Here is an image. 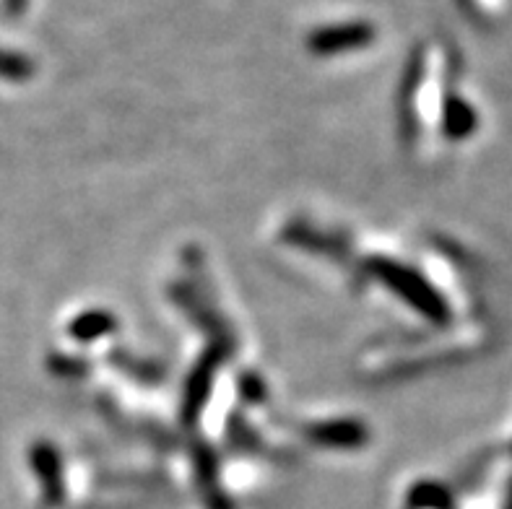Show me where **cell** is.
<instances>
[{
    "label": "cell",
    "mask_w": 512,
    "mask_h": 509,
    "mask_svg": "<svg viewBox=\"0 0 512 509\" xmlns=\"http://www.w3.org/2000/svg\"><path fill=\"white\" fill-rule=\"evenodd\" d=\"M370 34L367 26H344V29H331V32L318 34L315 39V47L320 50H336V47H346V45H357V42H364Z\"/></svg>",
    "instance_id": "6da1fadb"
},
{
    "label": "cell",
    "mask_w": 512,
    "mask_h": 509,
    "mask_svg": "<svg viewBox=\"0 0 512 509\" xmlns=\"http://www.w3.org/2000/svg\"><path fill=\"white\" fill-rule=\"evenodd\" d=\"M24 6H26V0H6L8 13H21L24 11Z\"/></svg>",
    "instance_id": "7a4b0ae2"
}]
</instances>
